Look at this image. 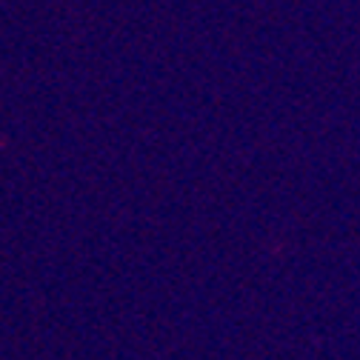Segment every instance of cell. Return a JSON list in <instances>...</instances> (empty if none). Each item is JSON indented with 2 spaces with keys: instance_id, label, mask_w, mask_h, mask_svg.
I'll return each mask as SVG.
<instances>
[]
</instances>
